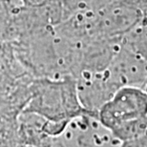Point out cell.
Listing matches in <instances>:
<instances>
[{
    "label": "cell",
    "instance_id": "6da1fadb",
    "mask_svg": "<svg viewBox=\"0 0 147 147\" xmlns=\"http://www.w3.org/2000/svg\"><path fill=\"white\" fill-rule=\"evenodd\" d=\"M21 112L36 114L52 121L71 122L78 117H94L82 106L76 79L72 76L59 79L34 78L30 98Z\"/></svg>",
    "mask_w": 147,
    "mask_h": 147
},
{
    "label": "cell",
    "instance_id": "7a4b0ae2",
    "mask_svg": "<svg viewBox=\"0 0 147 147\" xmlns=\"http://www.w3.org/2000/svg\"><path fill=\"white\" fill-rule=\"evenodd\" d=\"M100 124L121 142L147 134V89L123 86L98 112Z\"/></svg>",
    "mask_w": 147,
    "mask_h": 147
},
{
    "label": "cell",
    "instance_id": "3957f363",
    "mask_svg": "<svg viewBox=\"0 0 147 147\" xmlns=\"http://www.w3.org/2000/svg\"><path fill=\"white\" fill-rule=\"evenodd\" d=\"M96 10L98 37L119 41L139 24L144 13L137 0H111Z\"/></svg>",
    "mask_w": 147,
    "mask_h": 147
},
{
    "label": "cell",
    "instance_id": "277c9868",
    "mask_svg": "<svg viewBox=\"0 0 147 147\" xmlns=\"http://www.w3.org/2000/svg\"><path fill=\"white\" fill-rule=\"evenodd\" d=\"M53 0H21L22 4L26 8H41L44 7L45 5L49 4L50 2H52Z\"/></svg>",
    "mask_w": 147,
    "mask_h": 147
},
{
    "label": "cell",
    "instance_id": "5b68a950",
    "mask_svg": "<svg viewBox=\"0 0 147 147\" xmlns=\"http://www.w3.org/2000/svg\"><path fill=\"white\" fill-rule=\"evenodd\" d=\"M16 147H53V143L45 145H34V144H24V143H17Z\"/></svg>",
    "mask_w": 147,
    "mask_h": 147
}]
</instances>
